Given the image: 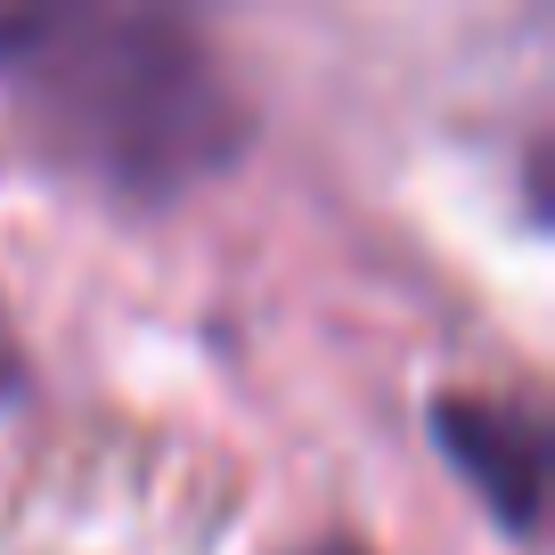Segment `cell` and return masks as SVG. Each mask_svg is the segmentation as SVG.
<instances>
[{"label":"cell","mask_w":555,"mask_h":555,"mask_svg":"<svg viewBox=\"0 0 555 555\" xmlns=\"http://www.w3.org/2000/svg\"><path fill=\"white\" fill-rule=\"evenodd\" d=\"M0 90L74 180L131 205L196 189L245 147L221 57L164 9L0 0Z\"/></svg>","instance_id":"1"},{"label":"cell","mask_w":555,"mask_h":555,"mask_svg":"<svg viewBox=\"0 0 555 555\" xmlns=\"http://www.w3.org/2000/svg\"><path fill=\"white\" fill-rule=\"evenodd\" d=\"M434 441L515 539L539 531V506H547V425H539L531 400L450 392V400H434Z\"/></svg>","instance_id":"2"},{"label":"cell","mask_w":555,"mask_h":555,"mask_svg":"<svg viewBox=\"0 0 555 555\" xmlns=\"http://www.w3.org/2000/svg\"><path fill=\"white\" fill-rule=\"evenodd\" d=\"M25 392V351H17V335H9V319H0V409Z\"/></svg>","instance_id":"3"},{"label":"cell","mask_w":555,"mask_h":555,"mask_svg":"<svg viewBox=\"0 0 555 555\" xmlns=\"http://www.w3.org/2000/svg\"><path fill=\"white\" fill-rule=\"evenodd\" d=\"M302 555H367L360 539H319V547H302Z\"/></svg>","instance_id":"4"}]
</instances>
